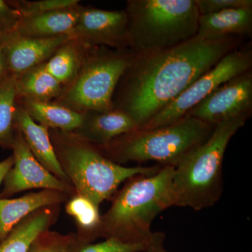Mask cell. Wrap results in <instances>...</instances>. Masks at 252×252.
Masks as SVG:
<instances>
[{"label": "cell", "mask_w": 252, "mask_h": 252, "mask_svg": "<svg viewBox=\"0 0 252 252\" xmlns=\"http://www.w3.org/2000/svg\"><path fill=\"white\" fill-rule=\"evenodd\" d=\"M16 107L15 77H11L0 86V147L11 149L16 130L14 115Z\"/></svg>", "instance_id": "603a6c76"}, {"label": "cell", "mask_w": 252, "mask_h": 252, "mask_svg": "<svg viewBox=\"0 0 252 252\" xmlns=\"http://www.w3.org/2000/svg\"><path fill=\"white\" fill-rule=\"evenodd\" d=\"M135 54L130 49L89 46L77 77L54 102L82 114L112 109L116 88Z\"/></svg>", "instance_id": "52a82bcc"}, {"label": "cell", "mask_w": 252, "mask_h": 252, "mask_svg": "<svg viewBox=\"0 0 252 252\" xmlns=\"http://www.w3.org/2000/svg\"><path fill=\"white\" fill-rule=\"evenodd\" d=\"M165 235L161 232H157V235L153 243L149 247L147 252H170L164 248Z\"/></svg>", "instance_id": "f1b7e54d"}, {"label": "cell", "mask_w": 252, "mask_h": 252, "mask_svg": "<svg viewBox=\"0 0 252 252\" xmlns=\"http://www.w3.org/2000/svg\"><path fill=\"white\" fill-rule=\"evenodd\" d=\"M6 36H4V34H1V33H0V46L1 45V44H3V42H4L5 39H6Z\"/></svg>", "instance_id": "1f68e13d"}, {"label": "cell", "mask_w": 252, "mask_h": 252, "mask_svg": "<svg viewBox=\"0 0 252 252\" xmlns=\"http://www.w3.org/2000/svg\"><path fill=\"white\" fill-rule=\"evenodd\" d=\"M11 150L14 165L3 181L0 199L9 198L32 189L59 190L72 196L76 193L72 185L55 177L38 162L19 131L16 132Z\"/></svg>", "instance_id": "9c48e42d"}, {"label": "cell", "mask_w": 252, "mask_h": 252, "mask_svg": "<svg viewBox=\"0 0 252 252\" xmlns=\"http://www.w3.org/2000/svg\"><path fill=\"white\" fill-rule=\"evenodd\" d=\"M34 122L52 130L74 132L84 121V114L64 107L54 101L34 102L16 101Z\"/></svg>", "instance_id": "d6986e66"}, {"label": "cell", "mask_w": 252, "mask_h": 252, "mask_svg": "<svg viewBox=\"0 0 252 252\" xmlns=\"http://www.w3.org/2000/svg\"><path fill=\"white\" fill-rule=\"evenodd\" d=\"M61 210V205H53L28 215L0 243V252H28L34 239L56 223Z\"/></svg>", "instance_id": "ac0fdd59"}, {"label": "cell", "mask_w": 252, "mask_h": 252, "mask_svg": "<svg viewBox=\"0 0 252 252\" xmlns=\"http://www.w3.org/2000/svg\"><path fill=\"white\" fill-rule=\"evenodd\" d=\"M200 15L220 12L225 10L252 8V0H195Z\"/></svg>", "instance_id": "4316f807"}, {"label": "cell", "mask_w": 252, "mask_h": 252, "mask_svg": "<svg viewBox=\"0 0 252 252\" xmlns=\"http://www.w3.org/2000/svg\"><path fill=\"white\" fill-rule=\"evenodd\" d=\"M14 165V158L12 156L0 162V185L3 183L5 177Z\"/></svg>", "instance_id": "4dcf8cb0"}, {"label": "cell", "mask_w": 252, "mask_h": 252, "mask_svg": "<svg viewBox=\"0 0 252 252\" xmlns=\"http://www.w3.org/2000/svg\"><path fill=\"white\" fill-rule=\"evenodd\" d=\"M252 34V8L225 10L200 15L197 37L217 39L226 36L250 38Z\"/></svg>", "instance_id": "e0dca14e"}, {"label": "cell", "mask_w": 252, "mask_h": 252, "mask_svg": "<svg viewBox=\"0 0 252 252\" xmlns=\"http://www.w3.org/2000/svg\"><path fill=\"white\" fill-rule=\"evenodd\" d=\"M252 112V71L250 70L223 83L185 116L216 126Z\"/></svg>", "instance_id": "8fae6325"}, {"label": "cell", "mask_w": 252, "mask_h": 252, "mask_svg": "<svg viewBox=\"0 0 252 252\" xmlns=\"http://www.w3.org/2000/svg\"><path fill=\"white\" fill-rule=\"evenodd\" d=\"M11 77L6 67L4 54H3L2 44H1L0 46V86L3 85Z\"/></svg>", "instance_id": "f546056e"}, {"label": "cell", "mask_w": 252, "mask_h": 252, "mask_svg": "<svg viewBox=\"0 0 252 252\" xmlns=\"http://www.w3.org/2000/svg\"><path fill=\"white\" fill-rule=\"evenodd\" d=\"M79 242L76 233L46 230L34 239L28 252H72Z\"/></svg>", "instance_id": "cb8c5ba5"}, {"label": "cell", "mask_w": 252, "mask_h": 252, "mask_svg": "<svg viewBox=\"0 0 252 252\" xmlns=\"http://www.w3.org/2000/svg\"><path fill=\"white\" fill-rule=\"evenodd\" d=\"M251 114L217 124L211 135L175 167L172 187L175 206L196 211L215 205L223 191V162L232 137L245 126Z\"/></svg>", "instance_id": "277c9868"}, {"label": "cell", "mask_w": 252, "mask_h": 252, "mask_svg": "<svg viewBox=\"0 0 252 252\" xmlns=\"http://www.w3.org/2000/svg\"><path fill=\"white\" fill-rule=\"evenodd\" d=\"M69 36L90 47L130 49L128 18L124 10L109 11L82 6Z\"/></svg>", "instance_id": "30bf717a"}, {"label": "cell", "mask_w": 252, "mask_h": 252, "mask_svg": "<svg viewBox=\"0 0 252 252\" xmlns=\"http://www.w3.org/2000/svg\"><path fill=\"white\" fill-rule=\"evenodd\" d=\"M72 195L56 190L44 189L20 198L0 199V243L26 217L43 207L61 205Z\"/></svg>", "instance_id": "4fadbf2b"}, {"label": "cell", "mask_w": 252, "mask_h": 252, "mask_svg": "<svg viewBox=\"0 0 252 252\" xmlns=\"http://www.w3.org/2000/svg\"><path fill=\"white\" fill-rule=\"evenodd\" d=\"M8 2L19 13L21 18L67 9L80 4L79 0H9Z\"/></svg>", "instance_id": "d4e9b609"}, {"label": "cell", "mask_w": 252, "mask_h": 252, "mask_svg": "<svg viewBox=\"0 0 252 252\" xmlns=\"http://www.w3.org/2000/svg\"><path fill=\"white\" fill-rule=\"evenodd\" d=\"M140 128L126 113L114 109L105 112L84 114V121L76 134L97 147L107 145L113 140Z\"/></svg>", "instance_id": "9a60e30c"}, {"label": "cell", "mask_w": 252, "mask_h": 252, "mask_svg": "<svg viewBox=\"0 0 252 252\" xmlns=\"http://www.w3.org/2000/svg\"><path fill=\"white\" fill-rule=\"evenodd\" d=\"M81 5L45 14L21 18L12 33L34 38L69 36L77 24Z\"/></svg>", "instance_id": "2e32d148"}, {"label": "cell", "mask_w": 252, "mask_h": 252, "mask_svg": "<svg viewBox=\"0 0 252 252\" xmlns=\"http://www.w3.org/2000/svg\"><path fill=\"white\" fill-rule=\"evenodd\" d=\"M148 247L143 245H131L116 239H105L101 243H84L79 240L72 252H147Z\"/></svg>", "instance_id": "484cf974"}, {"label": "cell", "mask_w": 252, "mask_h": 252, "mask_svg": "<svg viewBox=\"0 0 252 252\" xmlns=\"http://www.w3.org/2000/svg\"><path fill=\"white\" fill-rule=\"evenodd\" d=\"M175 167L164 166L152 175H137L113 195L102 215L101 238L131 245H152L157 235L151 229L158 215L175 206L172 187Z\"/></svg>", "instance_id": "7a4b0ae2"}, {"label": "cell", "mask_w": 252, "mask_h": 252, "mask_svg": "<svg viewBox=\"0 0 252 252\" xmlns=\"http://www.w3.org/2000/svg\"><path fill=\"white\" fill-rule=\"evenodd\" d=\"M130 49H170L195 37L200 15L195 0H127Z\"/></svg>", "instance_id": "8992f818"}, {"label": "cell", "mask_w": 252, "mask_h": 252, "mask_svg": "<svg viewBox=\"0 0 252 252\" xmlns=\"http://www.w3.org/2000/svg\"><path fill=\"white\" fill-rule=\"evenodd\" d=\"M245 41L195 36L170 49L135 52L116 88L113 108L126 113L140 128Z\"/></svg>", "instance_id": "6da1fadb"}, {"label": "cell", "mask_w": 252, "mask_h": 252, "mask_svg": "<svg viewBox=\"0 0 252 252\" xmlns=\"http://www.w3.org/2000/svg\"><path fill=\"white\" fill-rule=\"evenodd\" d=\"M49 135L60 165L76 194L99 207L104 200H111L126 181L137 175H154L162 167L123 166L75 132L50 129Z\"/></svg>", "instance_id": "3957f363"}, {"label": "cell", "mask_w": 252, "mask_h": 252, "mask_svg": "<svg viewBox=\"0 0 252 252\" xmlns=\"http://www.w3.org/2000/svg\"><path fill=\"white\" fill-rule=\"evenodd\" d=\"M14 126L23 135L28 148L38 162L55 177L71 185L56 157L50 139L49 129L34 122L17 102Z\"/></svg>", "instance_id": "5bb4252c"}, {"label": "cell", "mask_w": 252, "mask_h": 252, "mask_svg": "<svg viewBox=\"0 0 252 252\" xmlns=\"http://www.w3.org/2000/svg\"><path fill=\"white\" fill-rule=\"evenodd\" d=\"M252 44H243L225 56L212 69L194 81L172 103L140 129L157 128L177 122L219 86L232 78L252 70Z\"/></svg>", "instance_id": "ba28073f"}, {"label": "cell", "mask_w": 252, "mask_h": 252, "mask_svg": "<svg viewBox=\"0 0 252 252\" xmlns=\"http://www.w3.org/2000/svg\"><path fill=\"white\" fill-rule=\"evenodd\" d=\"M89 46L75 39H68L44 63L48 72L63 88L67 87L77 77L85 58Z\"/></svg>", "instance_id": "44dd1931"}, {"label": "cell", "mask_w": 252, "mask_h": 252, "mask_svg": "<svg viewBox=\"0 0 252 252\" xmlns=\"http://www.w3.org/2000/svg\"><path fill=\"white\" fill-rule=\"evenodd\" d=\"M215 126L185 116L157 128L137 129L97 147L116 163L154 161L160 166L176 167L195 147L211 135Z\"/></svg>", "instance_id": "5b68a950"}, {"label": "cell", "mask_w": 252, "mask_h": 252, "mask_svg": "<svg viewBox=\"0 0 252 252\" xmlns=\"http://www.w3.org/2000/svg\"><path fill=\"white\" fill-rule=\"evenodd\" d=\"M68 39L69 36L34 38L14 33L6 36L2 51L10 76L17 77L44 64Z\"/></svg>", "instance_id": "7c38bea8"}, {"label": "cell", "mask_w": 252, "mask_h": 252, "mask_svg": "<svg viewBox=\"0 0 252 252\" xmlns=\"http://www.w3.org/2000/svg\"><path fill=\"white\" fill-rule=\"evenodd\" d=\"M21 18V15L8 1L0 0V33L4 36L11 34L16 30Z\"/></svg>", "instance_id": "83f0119b"}, {"label": "cell", "mask_w": 252, "mask_h": 252, "mask_svg": "<svg viewBox=\"0 0 252 252\" xmlns=\"http://www.w3.org/2000/svg\"><path fill=\"white\" fill-rule=\"evenodd\" d=\"M63 86L41 64L15 77L16 101L51 102L59 98Z\"/></svg>", "instance_id": "ffe728a7"}, {"label": "cell", "mask_w": 252, "mask_h": 252, "mask_svg": "<svg viewBox=\"0 0 252 252\" xmlns=\"http://www.w3.org/2000/svg\"><path fill=\"white\" fill-rule=\"evenodd\" d=\"M99 207L82 195L74 194L66 202L65 212L77 226L80 241L92 243L102 235V215Z\"/></svg>", "instance_id": "7402d4cb"}]
</instances>
